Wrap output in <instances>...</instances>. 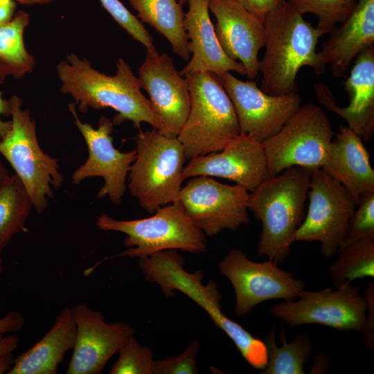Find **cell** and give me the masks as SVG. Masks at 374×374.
I'll list each match as a JSON object with an SVG mask.
<instances>
[{
  "label": "cell",
  "mask_w": 374,
  "mask_h": 374,
  "mask_svg": "<svg viewBox=\"0 0 374 374\" xmlns=\"http://www.w3.org/2000/svg\"><path fill=\"white\" fill-rule=\"evenodd\" d=\"M56 71L61 92L71 95L81 112L86 113L89 108L109 107L117 112L114 125L131 121L134 127L140 128L142 123H147L161 130L160 118L142 93L139 79L123 58L118 59L116 73L112 76L95 69L87 58L81 59L74 53L60 61Z\"/></svg>",
  "instance_id": "1"
},
{
  "label": "cell",
  "mask_w": 374,
  "mask_h": 374,
  "mask_svg": "<svg viewBox=\"0 0 374 374\" xmlns=\"http://www.w3.org/2000/svg\"><path fill=\"white\" fill-rule=\"evenodd\" d=\"M265 53L259 61L260 89L280 96L297 93L296 76L303 66L322 74L316 46L319 30L306 21L288 1L270 12L264 20Z\"/></svg>",
  "instance_id": "2"
},
{
  "label": "cell",
  "mask_w": 374,
  "mask_h": 374,
  "mask_svg": "<svg viewBox=\"0 0 374 374\" xmlns=\"http://www.w3.org/2000/svg\"><path fill=\"white\" fill-rule=\"evenodd\" d=\"M313 169L290 167L265 179L249 193L248 209L262 222L259 256L280 266L290 253L303 222Z\"/></svg>",
  "instance_id": "3"
},
{
  "label": "cell",
  "mask_w": 374,
  "mask_h": 374,
  "mask_svg": "<svg viewBox=\"0 0 374 374\" xmlns=\"http://www.w3.org/2000/svg\"><path fill=\"white\" fill-rule=\"evenodd\" d=\"M138 265L146 280L159 285L164 296L170 297L175 291H178L201 307L215 325L231 339L244 359H252L260 354L263 348L262 340L224 314L222 296L215 282L210 280L204 284L201 270H186L184 260L177 250H166L140 258Z\"/></svg>",
  "instance_id": "4"
},
{
  "label": "cell",
  "mask_w": 374,
  "mask_h": 374,
  "mask_svg": "<svg viewBox=\"0 0 374 374\" xmlns=\"http://www.w3.org/2000/svg\"><path fill=\"white\" fill-rule=\"evenodd\" d=\"M135 143L136 154L129 172L128 188L140 206L152 214L177 201L187 158L178 137L165 136L157 129L140 131Z\"/></svg>",
  "instance_id": "5"
},
{
  "label": "cell",
  "mask_w": 374,
  "mask_h": 374,
  "mask_svg": "<svg viewBox=\"0 0 374 374\" xmlns=\"http://www.w3.org/2000/svg\"><path fill=\"white\" fill-rule=\"evenodd\" d=\"M184 78L190 105L177 137L190 159L221 150L240 131L232 102L217 75L197 72Z\"/></svg>",
  "instance_id": "6"
},
{
  "label": "cell",
  "mask_w": 374,
  "mask_h": 374,
  "mask_svg": "<svg viewBox=\"0 0 374 374\" xmlns=\"http://www.w3.org/2000/svg\"><path fill=\"white\" fill-rule=\"evenodd\" d=\"M96 224L102 230L126 235L123 245L127 249L120 256L140 258L170 249L199 253L206 249V235L177 201L143 219L119 220L103 213L97 217Z\"/></svg>",
  "instance_id": "7"
},
{
  "label": "cell",
  "mask_w": 374,
  "mask_h": 374,
  "mask_svg": "<svg viewBox=\"0 0 374 374\" xmlns=\"http://www.w3.org/2000/svg\"><path fill=\"white\" fill-rule=\"evenodd\" d=\"M12 127L0 139V154L10 164L24 184L39 213L48 206L53 190L64 181L59 171V159L43 152L39 146L35 121L28 109H22V100L17 95L10 99Z\"/></svg>",
  "instance_id": "8"
},
{
  "label": "cell",
  "mask_w": 374,
  "mask_h": 374,
  "mask_svg": "<svg viewBox=\"0 0 374 374\" xmlns=\"http://www.w3.org/2000/svg\"><path fill=\"white\" fill-rule=\"evenodd\" d=\"M334 132L319 106L299 108L275 134L262 142L269 177L290 167L322 168Z\"/></svg>",
  "instance_id": "9"
},
{
  "label": "cell",
  "mask_w": 374,
  "mask_h": 374,
  "mask_svg": "<svg viewBox=\"0 0 374 374\" xmlns=\"http://www.w3.org/2000/svg\"><path fill=\"white\" fill-rule=\"evenodd\" d=\"M308 198V213L296 232L295 242H319L321 254L331 258L345 242L356 202L339 181L321 168L312 172Z\"/></svg>",
  "instance_id": "10"
},
{
  "label": "cell",
  "mask_w": 374,
  "mask_h": 374,
  "mask_svg": "<svg viewBox=\"0 0 374 374\" xmlns=\"http://www.w3.org/2000/svg\"><path fill=\"white\" fill-rule=\"evenodd\" d=\"M360 292L351 283L320 291L303 290L296 299L278 303L269 312L291 328L317 323L362 333L367 307Z\"/></svg>",
  "instance_id": "11"
},
{
  "label": "cell",
  "mask_w": 374,
  "mask_h": 374,
  "mask_svg": "<svg viewBox=\"0 0 374 374\" xmlns=\"http://www.w3.org/2000/svg\"><path fill=\"white\" fill-rule=\"evenodd\" d=\"M220 272L231 283L235 296V312L243 317L269 300L292 301L305 290V283L274 261H253L238 249H231L218 264Z\"/></svg>",
  "instance_id": "12"
},
{
  "label": "cell",
  "mask_w": 374,
  "mask_h": 374,
  "mask_svg": "<svg viewBox=\"0 0 374 374\" xmlns=\"http://www.w3.org/2000/svg\"><path fill=\"white\" fill-rule=\"evenodd\" d=\"M249 193L238 184H225L199 175L191 177L181 188L177 202L206 236H213L224 229L236 231L250 222Z\"/></svg>",
  "instance_id": "13"
},
{
  "label": "cell",
  "mask_w": 374,
  "mask_h": 374,
  "mask_svg": "<svg viewBox=\"0 0 374 374\" xmlns=\"http://www.w3.org/2000/svg\"><path fill=\"white\" fill-rule=\"evenodd\" d=\"M69 109L89 151L87 160L73 174V184H78L89 177H100L105 184L97 197L108 196L113 204L120 205L126 190L127 177L136 158V150L122 152L114 146L112 133L114 125L107 117L101 116L95 129L79 119L74 103L69 104Z\"/></svg>",
  "instance_id": "14"
},
{
  "label": "cell",
  "mask_w": 374,
  "mask_h": 374,
  "mask_svg": "<svg viewBox=\"0 0 374 374\" xmlns=\"http://www.w3.org/2000/svg\"><path fill=\"white\" fill-rule=\"evenodd\" d=\"M218 77L233 105L240 134L261 143L277 133L301 106L297 93L269 95L256 81H242L230 72Z\"/></svg>",
  "instance_id": "15"
},
{
  "label": "cell",
  "mask_w": 374,
  "mask_h": 374,
  "mask_svg": "<svg viewBox=\"0 0 374 374\" xmlns=\"http://www.w3.org/2000/svg\"><path fill=\"white\" fill-rule=\"evenodd\" d=\"M76 337L67 374H99L134 334L123 321L107 323L103 314L79 303L72 307Z\"/></svg>",
  "instance_id": "16"
},
{
  "label": "cell",
  "mask_w": 374,
  "mask_h": 374,
  "mask_svg": "<svg viewBox=\"0 0 374 374\" xmlns=\"http://www.w3.org/2000/svg\"><path fill=\"white\" fill-rule=\"evenodd\" d=\"M141 88L150 97L153 109L160 118L161 133L177 137L188 115L190 96L187 82L166 53L146 51L139 69Z\"/></svg>",
  "instance_id": "17"
},
{
  "label": "cell",
  "mask_w": 374,
  "mask_h": 374,
  "mask_svg": "<svg viewBox=\"0 0 374 374\" xmlns=\"http://www.w3.org/2000/svg\"><path fill=\"white\" fill-rule=\"evenodd\" d=\"M199 175L226 179L253 190L269 177L262 143L240 134L221 150L190 159L184 180Z\"/></svg>",
  "instance_id": "18"
},
{
  "label": "cell",
  "mask_w": 374,
  "mask_h": 374,
  "mask_svg": "<svg viewBox=\"0 0 374 374\" xmlns=\"http://www.w3.org/2000/svg\"><path fill=\"white\" fill-rule=\"evenodd\" d=\"M208 9L217 22L215 33L222 48L233 60H239L250 80L259 73V51L264 47V21L236 0H208Z\"/></svg>",
  "instance_id": "19"
},
{
  "label": "cell",
  "mask_w": 374,
  "mask_h": 374,
  "mask_svg": "<svg viewBox=\"0 0 374 374\" xmlns=\"http://www.w3.org/2000/svg\"><path fill=\"white\" fill-rule=\"evenodd\" d=\"M355 58L344 82L349 97L348 106H337L332 91L325 84L317 83L314 88L317 100L323 107L343 118L348 128L368 141L374 132V46Z\"/></svg>",
  "instance_id": "20"
},
{
  "label": "cell",
  "mask_w": 374,
  "mask_h": 374,
  "mask_svg": "<svg viewBox=\"0 0 374 374\" xmlns=\"http://www.w3.org/2000/svg\"><path fill=\"white\" fill-rule=\"evenodd\" d=\"M184 26L192 57L179 71L182 76L197 72H211L220 76L233 71L246 75L244 66L229 58L219 44L209 16L208 0H188Z\"/></svg>",
  "instance_id": "21"
},
{
  "label": "cell",
  "mask_w": 374,
  "mask_h": 374,
  "mask_svg": "<svg viewBox=\"0 0 374 374\" xmlns=\"http://www.w3.org/2000/svg\"><path fill=\"white\" fill-rule=\"evenodd\" d=\"M322 44L317 59L322 73L326 65L336 78L344 76L352 60L374 44V0H359L350 15Z\"/></svg>",
  "instance_id": "22"
},
{
  "label": "cell",
  "mask_w": 374,
  "mask_h": 374,
  "mask_svg": "<svg viewBox=\"0 0 374 374\" xmlns=\"http://www.w3.org/2000/svg\"><path fill=\"white\" fill-rule=\"evenodd\" d=\"M321 168L348 190L357 205L374 193V170L368 152L362 139L346 126H339Z\"/></svg>",
  "instance_id": "23"
},
{
  "label": "cell",
  "mask_w": 374,
  "mask_h": 374,
  "mask_svg": "<svg viewBox=\"0 0 374 374\" xmlns=\"http://www.w3.org/2000/svg\"><path fill=\"white\" fill-rule=\"evenodd\" d=\"M76 326L72 308L64 307L51 329L28 350L15 359L8 374H55L66 353L73 350Z\"/></svg>",
  "instance_id": "24"
},
{
  "label": "cell",
  "mask_w": 374,
  "mask_h": 374,
  "mask_svg": "<svg viewBox=\"0 0 374 374\" xmlns=\"http://www.w3.org/2000/svg\"><path fill=\"white\" fill-rule=\"evenodd\" d=\"M143 23L167 39L173 53L190 60L188 39L184 26L185 13L177 0H128Z\"/></svg>",
  "instance_id": "25"
},
{
  "label": "cell",
  "mask_w": 374,
  "mask_h": 374,
  "mask_svg": "<svg viewBox=\"0 0 374 374\" xmlns=\"http://www.w3.org/2000/svg\"><path fill=\"white\" fill-rule=\"evenodd\" d=\"M30 23V15L21 10L0 26V83L11 76L21 79L31 73L35 59L26 48L24 33Z\"/></svg>",
  "instance_id": "26"
},
{
  "label": "cell",
  "mask_w": 374,
  "mask_h": 374,
  "mask_svg": "<svg viewBox=\"0 0 374 374\" xmlns=\"http://www.w3.org/2000/svg\"><path fill=\"white\" fill-rule=\"evenodd\" d=\"M281 346L276 341V325L265 338L267 362L261 374H304V366L312 356L313 344L306 332L298 334L287 341L283 326L278 334Z\"/></svg>",
  "instance_id": "27"
},
{
  "label": "cell",
  "mask_w": 374,
  "mask_h": 374,
  "mask_svg": "<svg viewBox=\"0 0 374 374\" xmlns=\"http://www.w3.org/2000/svg\"><path fill=\"white\" fill-rule=\"evenodd\" d=\"M33 204L19 178L10 175L0 187V253L17 233L27 231Z\"/></svg>",
  "instance_id": "28"
},
{
  "label": "cell",
  "mask_w": 374,
  "mask_h": 374,
  "mask_svg": "<svg viewBox=\"0 0 374 374\" xmlns=\"http://www.w3.org/2000/svg\"><path fill=\"white\" fill-rule=\"evenodd\" d=\"M337 259L330 265V280L335 287L365 277L374 276V239L344 243Z\"/></svg>",
  "instance_id": "29"
},
{
  "label": "cell",
  "mask_w": 374,
  "mask_h": 374,
  "mask_svg": "<svg viewBox=\"0 0 374 374\" xmlns=\"http://www.w3.org/2000/svg\"><path fill=\"white\" fill-rule=\"evenodd\" d=\"M302 15L318 18L317 28L322 35L330 33L338 23L344 21L357 5L355 0H287Z\"/></svg>",
  "instance_id": "30"
},
{
  "label": "cell",
  "mask_w": 374,
  "mask_h": 374,
  "mask_svg": "<svg viewBox=\"0 0 374 374\" xmlns=\"http://www.w3.org/2000/svg\"><path fill=\"white\" fill-rule=\"evenodd\" d=\"M111 374H153L154 362L151 348L132 336L121 348Z\"/></svg>",
  "instance_id": "31"
},
{
  "label": "cell",
  "mask_w": 374,
  "mask_h": 374,
  "mask_svg": "<svg viewBox=\"0 0 374 374\" xmlns=\"http://www.w3.org/2000/svg\"><path fill=\"white\" fill-rule=\"evenodd\" d=\"M114 20L147 51L157 50L153 39L142 22L130 12L119 0H99Z\"/></svg>",
  "instance_id": "32"
},
{
  "label": "cell",
  "mask_w": 374,
  "mask_h": 374,
  "mask_svg": "<svg viewBox=\"0 0 374 374\" xmlns=\"http://www.w3.org/2000/svg\"><path fill=\"white\" fill-rule=\"evenodd\" d=\"M349 221L344 243L362 239H374V193L358 204Z\"/></svg>",
  "instance_id": "33"
},
{
  "label": "cell",
  "mask_w": 374,
  "mask_h": 374,
  "mask_svg": "<svg viewBox=\"0 0 374 374\" xmlns=\"http://www.w3.org/2000/svg\"><path fill=\"white\" fill-rule=\"evenodd\" d=\"M199 343L192 341L186 350L178 355L154 360L153 374H197L196 359Z\"/></svg>",
  "instance_id": "34"
},
{
  "label": "cell",
  "mask_w": 374,
  "mask_h": 374,
  "mask_svg": "<svg viewBox=\"0 0 374 374\" xmlns=\"http://www.w3.org/2000/svg\"><path fill=\"white\" fill-rule=\"evenodd\" d=\"M366 303V316L364 321L363 335L365 345L373 348L374 346V283H368L363 294Z\"/></svg>",
  "instance_id": "35"
},
{
  "label": "cell",
  "mask_w": 374,
  "mask_h": 374,
  "mask_svg": "<svg viewBox=\"0 0 374 374\" xmlns=\"http://www.w3.org/2000/svg\"><path fill=\"white\" fill-rule=\"evenodd\" d=\"M244 9L264 21L267 15L280 7L285 0H236Z\"/></svg>",
  "instance_id": "36"
},
{
  "label": "cell",
  "mask_w": 374,
  "mask_h": 374,
  "mask_svg": "<svg viewBox=\"0 0 374 374\" xmlns=\"http://www.w3.org/2000/svg\"><path fill=\"white\" fill-rule=\"evenodd\" d=\"M26 322L20 312L11 310L0 319V335L18 332L24 327Z\"/></svg>",
  "instance_id": "37"
},
{
  "label": "cell",
  "mask_w": 374,
  "mask_h": 374,
  "mask_svg": "<svg viewBox=\"0 0 374 374\" xmlns=\"http://www.w3.org/2000/svg\"><path fill=\"white\" fill-rule=\"evenodd\" d=\"M3 92L0 91V139H2L11 129L12 121H3L1 116H8L11 115L10 103L9 99L2 97Z\"/></svg>",
  "instance_id": "38"
},
{
  "label": "cell",
  "mask_w": 374,
  "mask_h": 374,
  "mask_svg": "<svg viewBox=\"0 0 374 374\" xmlns=\"http://www.w3.org/2000/svg\"><path fill=\"white\" fill-rule=\"evenodd\" d=\"M16 8L17 2L14 0H0V26L13 18Z\"/></svg>",
  "instance_id": "39"
},
{
  "label": "cell",
  "mask_w": 374,
  "mask_h": 374,
  "mask_svg": "<svg viewBox=\"0 0 374 374\" xmlns=\"http://www.w3.org/2000/svg\"><path fill=\"white\" fill-rule=\"evenodd\" d=\"M19 338L15 335H0V355L13 353L18 347Z\"/></svg>",
  "instance_id": "40"
},
{
  "label": "cell",
  "mask_w": 374,
  "mask_h": 374,
  "mask_svg": "<svg viewBox=\"0 0 374 374\" xmlns=\"http://www.w3.org/2000/svg\"><path fill=\"white\" fill-rule=\"evenodd\" d=\"M329 358L328 355L321 352L314 356V364L310 373L320 374L328 371Z\"/></svg>",
  "instance_id": "41"
},
{
  "label": "cell",
  "mask_w": 374,
  "mask_h": 374,
  "mask_svg": "<svg viewBox=\"0 0 374 374\" xmlns=\"http://www.w3.org/2000/svg\"><path fill=\"white\" fill-rule=\"evenodd\" d=\"M15 359L12 353L0 355V374L8 373L13 366Z\"/></svg>",
  "instance_id": "42"
},
{
  "label": "cell",
  "mask_w": 374,
  "mask_h": 374,
  "mask_svg": "<svg viewBox=\"0 0 374 374\" xmlns=\"http://www.w3.org/2000/svg\"><path fill=\"white\" fill-rule=\"evenodd\" d=\"M22 5H44L52 3L54 0H14Z\"/></svg>",
  "instance_id": "43"
},
{
  "label": "cell",
  "mask_w": 374,
  "mask_h": 374,
  "mask_svg": "<svg viewBox=\"0 0 374 374\" xmlns=\"http://www.w3.org/2000/svg\"><path fill=\"white\" fill-rule=\"evenodd\" d=\"M9 176L10 175H9L8 170L3 165V163L1 159V154H0V187L7 180Z\"/></svg>",
  "instance_id": "44"
},
{
  "label": "cell",
  "mask_w": 374,
  "mask_h": 374,
  "mask_svg": "<svg viewBox=\"0 0 374 374\" xmlns=\"http://www.w3.org/2000/svg\"><path fill=\"white\" fill-rule=\"evenodd\" d=\"M3 262L2 258L0 257V274L3 272Z\"/></svg>",
  "instance_id": "45"
},
{
  "label": "cell",
  "mask_w": 374,
  "mask_h": 374,
  "mask_svg": "<svg viewBox=\"0 0 374 374\" xmlns=\"http://www.w3.org/2000/svg\"><path fill=\"white\" fill-rule=\"evenodd\" d=\"M177 1L181 5L186 4L188 1V0H177Z\"/></svg>",
  "instance_id": "46"
}]
</instances>
